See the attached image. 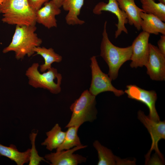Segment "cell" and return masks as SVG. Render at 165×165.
Instances as JSON below:
<instances>
[{
    "label": "cell",
    "mask_w": 165,
    "mask_h": 165,
    "mask_svg": "<svg viewBox=\"0 0 165 165\" xmlns=\"http://www.w3.org/2000/svg\"><path fill=\"white\" fill-rule=\"evenodd\" d=\"M35 26L16 25L14 34L10 44L3 50V53L13 51L17 60L27 55L30 57L35 53L34 49L42 42L35 33Z\"/></svg>",
    "instance_id": "cell-1"
},
{
    "label": "cell",
    "mask_w": 165,
    "mask_h": 165,
    "mask_svg": "<svg viewBox=\"0 0 165 165\" xmlns=\"http://www.w3.org/2000/svg\"><path fill=\"white\" fill-rule=\"evenodd\" d=\"M107 24L106 21L102 33L100 56L108 65L109 76L112 80H114L118 76L121 67L126 61L130 60L132 53V46H130L122 48L113 45L108 37L106 30Z\"/></svg>",
    "instance_id": "cell-2"
},
{
    "label": "cell",
    "mask_w": 165,
    "mask_h": 165,
    "mask_svg": "<svg viewBox=\"0 0 165 165\" xmlns=\"http://www.w3.org/2000/svg\"><path fill=\"white\" fill-rule=\"evenodd\" d=\"M2 21L10 25L35 26L36 11L28 0H3L0 5Z\"/></svg>",
    "instance_id": "cell-3"
},
{
    "label": "cell",
    "mask_w": 165,
    "mask_h": 165,
    "mask_svg": "<svg viewBox=\"0 0 165 165\" xmlns=\"http://www.w3.org/2000/svg\"><path fill=\"white\" fill-rule=\"evenodd\" d=\"M96 104V96L91 94L89 90H84L70 106L72 114L65 127H79L84 122H92L97 117Z\"/></svg>",
    "instance_id": "cell-4"
},
{
    "label": "cell",
    "mask_w": 165,
    "mask_h": 165,
    "mask_svg": "<svg viewBox=\"0 0 165 165\" xmlns=\"http://www.w3.org/2000/svg\"><path fill=\"white\" fill-rule=\"evenodd\" d=\"M39 65L35 63L26 71L29 84L33 87L42 88L49 90L51 93L57 94L61 91V75L53 67L48 70L46 72L41 73L38 70Z\"/></svg>",
    "instance_id": "cell-5"
},
{
    "label": "cell",
    "mask_w": 165,
    "mask_h": 165,
    "mask_svg": "<svg viewBox=\"0 0 165 165\" xmlns=\"http://www.w3.org/2000/svg\"><path fill=\"white\" fill-rule=\"evenodd\" d=\"M90 59L92 79L89 90L90 93L95 96L105 91L112 92L117 97L123 95L124 92L116 88L112 84V80L108 75L102 71L98 65L96 57L93 56Z\"/></svg>",
    "instance_id": "cell-6"
},
{
    "label": "cell",
    "mask_w": 165,
    "mask_h": 165,
    "mask_svg": "<svg viewBox=\"0 0 165 165\" xmlns=\"http://www.w3.org/2000/svg\"><path fill=\"white\" fill-rule=\"evenodd\" d=\"M138 118L148 130L152 140L150 149L145 156V163H147L149 160L151 153L153 150L155 151L163 162L164 158L158 148V143L160 140L165 139V121H154L146 116L141 110L138 112Z\"/></svg>",
    "instance_id": "cell-7"
},
{
    "label": "cell",
    "mask_w": 165,
    "mask_h": 165,
    "mask_svg": "<svg viewBox=\"0 0 165 165\" xmlns=\"http://www.w3.org/2000/svg\"><path fill=\"white\" fill-rule=\"evenodd\" d=\"M150 34L142 31L136 38L132 46V53L130 66L131 68L146 66L149 54V39Z\"/></svg>",
    "instance_id": "cell-8"
},
{
    "label": "cell",
    "mask_w": 165,
    "mask_h": 165,
    "mask_svg": "<svg viewBox=\"0 0 165 165\" xmlns=\"http://www.w3.org/2000/svg\"><path fill=\"white\" fill-rule=\"evenodd\" d=\"M126 87L124 92L127 94L128 97L145 104L149 110V117L154 121H160L155 107L157 96L155 91L146 90L134 85H128Z\"/></svg>",
    "instance_id": "cell-9"
},
{
    "label": "cell",
    "mask_w": 165,
    "mask_h": 165,
    "mask_svg": "<svg viewBox=\"0 0 165 165\" xmlns=\"http://www.w3.org/2000/svg\"><path fill=\"white\" fill-rule=\"evenodd\" d=\"M145 67L147 73L153 80H165V55L158 47L149 43V59Z\"/></svg>",
    "instance_id": "cell-10"
},
{
    "label": "cell",
    "mask_w": 165,
    "mask_h": 165,
    "mask_svg": "<svg viewBox=\"0 0 165 165\" xmlns=\"http://www.w3.org/2000/svg\"><path fill=\"white\" fill-rule=\"evenodd\" d=\"M104 11L110 12L117 18L118 22L116 24L117 29L115 34V38H117L122 32L128 34L127 30L125 27V24L128 23L127 16L120 8L117 0H108L107 3L100 2L95 5L93 10L94 13L96 15H100Z\"/></svg>",
    "instance_id": "cell-11"
},
{
    "label": "cell",
    "mask_w": 165,
    "mask_h": 165,
    "mask_svg": "<svg viewBox=\"0 0 165 165\" xmlns=\"http://www.w3.org/2000/svg\"><path fill=\"white\" fill-rule=\"evenodd\" d=\"M82 145L73 147L72 149L51 152L45 155L44 158L50 163L51 165H77L85 162L86 157L74 152L79 150L87 147Z\"/></svg>",
    "instance_id": "cell-12"
},
{
    "label": "cell",
    "mask_w": 165,
    "mask_h": 165,
    "mask_svg": "<svg viewBox=\"0 0 165 165\" xmlns=\"http://www.w3.org/2000/svg\"><path fill=\"white\" fill-rule=\"evenodd\" d=\"M61 13L60 8L51 0L46 2L44 6L36 11V21L50 29L57 27L55 16Z\"/></svg>",
    "instance_id": "cell-13"
},
{
    "label": "cell",
    "mask_w": 165,
    "mask_h": 165,
    "mask_svg": "<svg viewBox=\"0 0 165 165\" xmlns=\"http://www.w3.org/2000/svg\"><path fill=\"white\" fill-rule=\"evenodd\" d=\"M93 145L98 153V165L132 164L134 163V161L122 159L115 156L110 149L102 145L98 141H95Z\"/></svg>",
    "instance_id": "cell-14"
},
{
    "label": "cell",
    "mask_w": 165,
    "mask_h": 165,
    "mask_svg": "<svg viewBox=\"0 0 165 165\" xmlns=\"http://www.w3.org/2000/svg\"><path fill=\"white\" fill-rule=\"evenodd\" d=\"M120 8L126 14L128 23L138 30L141 29L140 13L143 10L135 4L134 0H117Z\"/></svg>",
    "instance_id": "cell-15"
},
{
    "label": "cell",
    "mask_w": 165,
    "mask_h": 165,
    "mask_svg": "<svg viewBox=\"0 0 165 165\" xmlns=\"http://www.w3.org/2000/svg\"><path fill=\"white\" fill-rule=\"evenodd\" d=\"M84 2V0H63L62 6L64 10L68 12L65 17L68 24L80 25L84 24L85 22L78 17Z\"/></svg>",
    "instance_id": "cell-16"
},
{
    "label": "cell",
    "mask_w": 165,
    "mask_h": 165,
    "mask_svg": "<svg viewBox=\"0 0 165 165\" xmlns=\"http://www.w3.org/2000/svg\"><path fill=\"white\" fill-rule=\"evenodd\" d=\"M141 28L143 31L156 35H165V24L155 15L141 12Z\"/></svg>",
    "instance_id": "cell-17"
},
{
    "label": "cell",
    "mask_w": 165,
    "mask_h": 165,
    "mask_svg": "<svg viewBox=\"0 0 165 165\" xmlns=\"http://www.w3.org/2000/svg\"><path fill=\"white\" fill-rule=\"evenodd\" d=\"M30 150L29 148L25 152H20L13 145L11 144L8 147L0 144V155L9 158L17 165H23L29 163Z\"/></svg>",
    "instance_id": "cell-18"
},
{
    "label": "cell",
    "mask_w": 165,
    "mask_h": 165,
    "mask_svg": "<svg viewBox=\"0 0 165 165\" xmlns=\"http://www.w3.org/2000/svg\"><path fill=\"white\" fill-rule=\"evenodd\" d=\"M47 138L41 143V145L46 146V148L50 151L57 149L63 143L65 136L66 132L62 130L58 123L53 128L46 133Z\"/></svg>",
    "instance_id": "cell-19"
},
{
    "label": "cell",
    "mask_w": 165,
    "mask_h": 165,
    "mask_svg": "<svg viewBox=\"0 0 165 165\" xmlns=\"http://www.w3.org/2000/svg\"><path fill=\"white\" fill-rule=\"evenodd\" d=\"M34 51L36 55H41L44 59V63L40 65V70L41 72H44L51 68V64L54 62L59 63L62 59V57L56 53L52 48L47 49L40 46L35 47Z\"/></svg>",
    "instance_id": "cell-20"
},
{
    "label": "cell",
    "mask_w": 165,
    "mask_h": 165,
    "mask_svg": "<svg viewBox=\"0 0 165 165\" xmlns=\"http://www.w3.org/2000/svg\"><path fill=\"white\" fill-rule=\"evenodd\" d=\"M79 127L71 126L68 127L66 131L64 140L62 144L56 149L57 151L70 149L82 145L78 135Z\"/></svg>",
    "instance_id": "cell-21"
},
{
    "label": "cell",
    "mask_w": 165,
    "mask_h": 165,
    "mask_svg": "<svg viewBox=\"0 0 165 165\" xmlns=\"http://www.w3.org/2000/svg\"><path fill=\"white\" fill-rule=\"evenodd\" d=\"M144 13L152 14L165 21V4L156 3L154 0H140Z\"/></svg>",
    "instance_id": "cell-22"
},
{
    "label": "cell",
    "mask_w": 165,
    "mask_h": 165,
    "mask_svg": "<svg viewBox=\"0 0 165 165\" xmlns=\"http://www.w3.org/2000/svg\"><path fill=\"white\" fill-rule=\"evenodd\" d=\"M37 133H37L32 132L30 135V138L32 147L30 149V156L28 164L29 165H38L40 164V162L42 161L48 163L43 157L39 156L38 152L36 150L35 145V141Z\"/></svg>",
    "instance_id": "cell-23"
},
{
    "label": "cell",
    "mask_w": 165,
    "mask_h": 165,
    "mask_svg": "<svg viewBox=\"0 0 165 165\" xmlns=\"http://www.w3.org/2000/svg\"><path fill=\"white\" fill-rule=\"evenodd\" d=\"M49 0H28L31 7L36 11L42 7V6Z\"/></svg>",
    "instance_id": "cell-24"
},
{
    "label": "cell",
    "mask_w": 165,
    "mask_h": 165,
    "mask_svg": "<svg viewBox=\"0 0 165 165\" xmlns=\"http://www.w3.org/2000/svg\"><path fill=\"white\" fill-rule=\"evenodd\" d=\"M158 48L160 51L165 55V35H162L157 42Z\"/></svg>",
    "instance_id": "cell-25"
},
{
    "label": "cell",
    "mask_w": 165,
    "mask_h": 165,
    "mask_svg": "<svg viewBox=\"0 0 165 165\" xmlns=\"http://www.w3.org/2000/svg\"><path fill=\"white\" fill-rule=\"evenodd\" d=\"M56 5L58 7L60 8L62 6V4L63 0H52Z\"/></svg>",
    "instance_id": "cell-26"
},
{
    "label": "cell",
    "mask_w": 165,
    "mask_h": 165,
    "mask_svg": "<svg viewBox=\"0 0 165 165\" xmlns=\"http://www.w3.org/2000/svg\"><path fill=\"white\" fill-rule=\"evenodd\" d=\"M159 2L165 4V0H158Z\"/></svg>",
    "instance_id": "cell-27"
},
{
    "label": "cell",
    "mask_w": 165,
    "mask_h": 165,
    "mask_svg": "<svg viewBox=\"0 0 165 165\" xmlns=\"http://www.w3.org/2000/svg\"><path fill=\"white\" fill-rule=\"evenodd\" d=\"M3 1V0H0V5L2 4Z\"/></svg>",
    "instance_id": "cell-28"
},
{
    "label": "cell",
    "mask_w": 165,
    "mask_h": 165,
    "mask_svg": "<svg viewBox=\"0 0 165 165\" xmlns=\"http://www.w3.org/2000/svg\"></svg>",
    "instance_id": "cell-29"
}]
</instances>
